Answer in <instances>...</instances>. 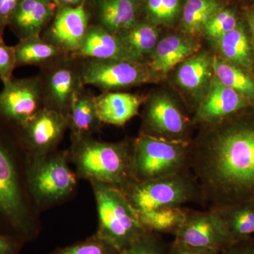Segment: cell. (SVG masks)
<instances>
[{
  "instance_id": "obj_4",
  "label": "cell",
  "mask_w": 254,
  "mask_h": 254,
  "mask_svg": "<svg viewBox=\"0 0 254 254\" xmlns=\"http://www.w3.org/2000/svg\"><path fill=\"white\" fill-rule=\"evenodd\" d=\"M91 184L98 214L95 234L121 252L147 231L121 190L99 182Z\"/></svg>"
},
{
  "instance_id": "obj_34",
  "label": "cell",
  "mask_w": 254,
  "mask_h": 254,
  "mask_svg": "<svg viewBox=\"0 0 254 254\" xmlns=\"http://www.w3.org/2000/svg\"><path fill=\"white\" fill-rule=\"evenodd\" d=\"M16 68L15 47L8 46L4 38H0V80L3 84L12 79L13 72Z\"/></svg>"
},
{
  "instance_id": "obj_10",
  "label": "cell",
  "mask_w": 254,
  "mask_h": 254,
  "mask_svg": "<svg viewBox=\"0 0 254 254\" xmlns=\"http://www.w3.org/2000/svg\"><path fill=\"white\" fill-rule=\"evenodd\" d=\"M39 76L12 78L0 91V121L18 129L34 118L43 108Z\"/></svg>"
},
{
  "instance_id": "obj_14",
  "label": "cell",
  "mask_w": 254,
  "mask_h": 254,
  "mask_svg": "<svg viewBox=\"0 0 254 254\" xmlns=\"http://www.w3.org/2000/svg\"><path fill=\"white\" fill-rule=\"evenodd\" d=\"M68 128L63 114L43 108L26 125L19 128V138L32 156L52 153Z\"/></svg>"
},
{
  "instance_id": "obj_28",
  "label": "cell",
  "mask_w": 254,
  "mask_h": 254,
  "mask_svg": "<svg viewBox=\"0 0 254 254\" xmlns=\"http://www.w3.org/2000/svg\"><path fill=\"white\" fill-rule=\"evenodd\" d=\"M219 48L227 60L247 68L252 66L250 45L242 23L218 39Z\"/></svg>"
},
{
  "instance_id": "obj_18",
  "label": "cell",
  "mask_w": 254,
  "mask_h": 254,
  "mask_svg": "<svg viewBox=\"0 0 254 254\" xmlns=\"http://www.w3.org/2000/svg\"><path fill=\"white\" fill-rule=\"evenodd\" d=\"M72 57L82 60L138 62L116 34L94 23H91L81 46Z\"/></svg>"
},
{
  "instance_id": "obj_3",
  "label": "cell",
  "mask_w": 254,
  "mask_h": 254,
  "mask_svg": "<svg viewBox=\"0 0 254 254\" xmlns=\"http://www.w3.org/2000/svg\"><path fill=\"white\" fill-rule=\"evenodd\" d=\"M136 212L187 203L205 205L200 184L190 170L149 181L130 182L121 190Z\"/></svg>"
},
{
  "instance_id": "obj_22",
  "label": "cell",
  "mask_w": 254,
  "mask_h": 254,
  "mask_svg": "<svg viewBox=\"0 0 254 254\" xmlns=\"http://www.w3.org/2000/svg\"><path fill=\"white\" fill-rule=\"evenodd\" d=\"M198 49V46L186 38L170 36L157 44L150 67L166 73Z\"/></svg>"
},
{
  "instance_id": "obj_25",
  "label": "cell",
  "mask_w": 254,
  "mask_h": 254,
  "mask_svg": "<svg viewBox=\"0 0 254 254\" xmlns=\"http://www.w3.org/2000/svg\"><path fill=\"white\" fill-rule=\"evenodd\" d=\"M218 209L235 241L254 235V200Z\"/></svg>"
},
{
  "instance_id": "obj_35",
  "label": "cell",
  "mask_w": 254,
  "mask_h": 254,
  "mask_svg": "<svg viewBox=\"0 0 254 254\" xmlns=\"http://www.w3.org/2000/svg\"><path fill=\"white\" fill-rule=\"evenodd\" d=\"M21 0H0V38H4V31Z\"/></svg>"
},
{
  "instance_id": "obj_33",
  "label": "cell",
  "mask_w": 254,
  "mask_h": 254,
  "mask_svg": "<svg viewBox=\"0 0 254 254\" xmlns=\"http://www.w3.org/2000/svg\"><path fill=\"white\" fill-rule=\"evenodd\" d=\"M237 25L238 21L235 11L230 9H222L210 18L203 31L207 36L218 40L233 31Z\"/></svg>"
},
{
  "instance_id": "obj_17",
  "label": "cell",
  "mask_w": 254,
  "mask_h": 254,
  "mask_svg": "<svg viewBox=\"0 0 254 254\" xmlns=\"http://www.w3.org/2000/svg\"><path fill=\"white\" fill-rule=\"evenodd\" d=\"M247 103L237 92L227 88L215 78L208 96L195 113V122L202 125L219 123L247 108Z\"/></svg>"
},
{
  "instance_id": "obj_24",
  "label": "cell",
  "mask_w": 254,
  "mask_h": 254,
  "mask_svg": "<svg viewBox=\"0 0 254 254\" xmlns=\"http://www.w3.org/2000/svg\"><path fill=\"white\" fill-rule=\"evenodd\" d=\"M136 213L146 231L162 235L168 234L175 236L185 221L186 208L183 206L165 207L136 212Z\"/></svg>"
},
{
  "instance_id": "obj_19",
  "label": "cell",
  "mask_w": 254,
  "mask_h": 254,
  "mask_svg": "<svg viewBox=\"0 0 254 254\" xmlns=\"http://www.w3.org/2000/svg\"><path fill=\"white\" fill-rule=\"evenodd\" d=\"M143 100L138 95L108 91L95 96V105L100 123L122 127L138 115Z\"/></svg>"
},
{
  "instance_id": "obj_36",
  "label": "cell",
  "mask_w": 254,
  "mask_h": 254,
  "mask_svg": "<svg viewBox=\"0 0 254 254\" xmlns=\"http://www.w3.org/2000/svg\"><path fill=\"white\" fill-rule=\"evenodd\" d=\"M219 254H254V237L235 241Z\"/></svg>"
},
{
  "instance_id": "obj_15",
  "label": "cell",
  "mask_w": 254,
  "mask_h": 254,
  "mask_svg": "<svg viewBox=\"0 0 254 254\" xmlns=\"http://www.w3.org/2000/svg\"><path fill=\"white\" fill-rule=\"evenodd\" d=\"M143 0H88L92 23L114 34L141 20Z\"/></svg>"
},
{
  "instance_id": "obj_12",
  "label": "cell",
  "mask_w": 254,
  "mask_h": 254,
  "mask_svg": "<svg viewBox=\"0 0 254 254\" xmlns=\"http://www.w3.org/2000/svg\"><path fill=\"white\" fill-rule=\"evenodd\" d=\"M92 23L87 2L77 6L58 7L41 37L66 54L75 55Z\"/></svg>"
},
{
  "instance_id": "obj_38",
  "label": "cell",
  "mask_w": 254,
  "mask_h": 254,
  "mask_svg": "<svg viewBox=\"0 0 254 254\" xmlns=\"http://www.w3.org/2000/svg\"><path fill=\"white\" fill-rule=\"evenodd\" d=\"M169 254H218L209 251L200 250L190 246L184 245L181 242L173 240L171 242Z\"/></svg>"
},
{
  "instance_id": "obj_13",
  "label": "cell",
  "mask_w": 254,
  "mask_h": 254,
  "mask_svg": "<svg viewBox=\"0 0 254 254\" xmlns=\"http://www.w3.org/2000/svg\"><path fill=\"white\" fill-rule=\"evenodd\" d=\"M141 135L168 141L190 143V120L181 108L167 96H155L143 114Z\"/></svg>"
},
{
  "instance_id": "obj_23",
  "label": "cell",
  "mask_w": 254,
  "mask_h": 254,
  "mask_svg": "<svg viewBox=\"0 0 254 254\" xmlns=\"http://www.w3.org/2000/svg\"><path fill=\"white\" fill-rule=\"evenodd\" d=\"M116 35L140 63L145 55L154 51L158 43V32L155 25L141 20Z\"/></svg>"
},
{
  "instance_id": "obj_21",
  "label": "cell",
  "mask_w": 254,
  "mask_h": 254,
  "mask_svg": "<svg viewBox=\"0 0 254 254\" xmlns=\"http://www.w3.org/2000/svg\"><path fill=\"white\" fill-rule=\"evenodd\" d=\"M14 47L17 68L22 66H36L43 68L71 56L45 41L41 36L18 41Z\"/></svg>"
},
{
  "instance_id": "obj_6",
  "label": "cell",
  "mask_w": 254,
  "mask_h": 254,
  "mask_svg": "<svg viewBox=\"0 0 254 254\" xmlns=\"http://www.w3.org/2000/svg\"><path fill=\"white\" fill-rule=\"evenodd\" d=\"M68 152L32 156L26 170V182L32 198L38 205L58 201L73 191L74 173L68 166Z\"/></svg>"
},
{
  "instance_id": "obj_1",
  "label": "cell",
  "mask_w": 254,
  "mask_h": 254,
  "mask_svg": "<svg viewBox=\"0 0 254 254\" xmlns=\"http://www.w3.org/2000/svg\"><path fill=\"white\" fill-rule=\"evenodd\" d=\"M205 125L190 142V170L205 204L220 208L254 200V118Z\"/></svg>"
},
{
  "instance_id": "obj_20",
  "label": "cell",
  "mask_w": 254,
  "mask_h": 254,
  "mask_svg": "<svg viewBox=\"0 0 254 254\" xmlns=\"http://www.w3.org/2000/svg\"><path fill=\"white\" fill-rule=\"evenodd\" d=\"M71 141L93 136L101 123L97 115L95 95L83 88L73 97L66 115Z\"/></svg>"
},
{
  "instance_id": "obj_30",
  "label": "cell",
  "mask_w": 254,
  "mask_h": 254,
  "mask_svg": "<svg viewBox=\"0 0 254 254\" xmlns=\"http://www.w3.org/2000/svg\"><path fill=\"white\" fill-rule=\"evenodd\" d=\"M181 6V0H143L141 14L151 24H170L178 17Z\"/></svg>"
},
{
  "instance_id": "obj_39",
  "label": "cell",
  "mask_w": 254,
  "mask_h": 254,
  "mask_svg": "<svg viewBox=\"0 0 254 254\" xmlns=\"http://www.w3.org/2000/svg\"><path fill=\"white\" fill-rule=\"evenodd\" d=\"M58 7L62 6H77L85 4L88 0H54Z\"/></svg>"
},
{
  "instance_id": "obj_8",
  "label": "cell",
  "mask_w": 254,
  "mask_h": 254,
  "mask_svg": "<svg viewBox=\"0 0 254 254\" xmlns=\"http://www.w3.org/2000/svg\"><path fill=\"white\" fill-rule=\"evenodd\" d=\"M175 239L184 245L220 254L235 240L218 209L200 211L186 208V217Z\"/></svg>"
},
{
  "instance_id": "obj_31",
  "label": "cell",
  "mask_w": 254,
  "mask_h": 254,
  "mask_svg": "<svg viewBox=\"0 0 254 254\" xmlns=\"http://www.w3.org/2000/svg\"><path fill=\"white\" fill-rule=\"evenodd\" d=\"M170 246L163 235L147 231L120 254H169Z\"/></svg>"
},
{
  "instance_id": "obj_26",
  "label": "cell",
  "mask_w": 254,
  "mask_h": 254,
  "mask_svg": "<svg viewBox=\"0 0 254 254\" xmlns=\"http://www.w3.org/2000/svg\"><path fill=\"white\" fill-rule=\"evenodd\" d=\"M221 9L218 0H187L182 13V28L190 34L199 33Z\"/></svg>"
},
{
  "instance_id": "obj_11",
  "label": "cell",
  "mask_w": 254,
  "mask_h": 254,
  "mask_svg": "<svg viewBox=\"0 0 254 254\" xmlns=\"http://www.w3.org/2000/svg\"><path fill=\"white\" fill-rule=\"evenodd\" d=\"M81 60L82 80L103 92L142 84L150 79L149 68L129 60Z\"/></svg>"
},
{
  "instance_id": "obj_32",
  "label": "cell",
  "mask_w": 254,
  "mask_h": 254,
  "mask_svg": "<svg viewBox=\"0 0 254 254\" xmlns=\"http://www.w3.org/2000/svg\"><path fill=\"white\" fill-rule=\"evenodd\" d=\"M50 254H120V252L94 234L86 240L58 249Z\"/></svg>"
},
{
  "instance_id": "obj_27",
  "label": "cell",
  "mask_w": 254,
  "mask_h": 254,
  "mask_svg": "<svg viewBox=\"0 0 254 254\" xmlns=\"http://www.w3.org/2000/svg\"><path fill=\"white\" fill-rule=\"evenodd\" d=\"M212 70L213 61L208 55H200L182 64L177 71V81L189 91H199L211 76Z\"/></svg>"
},
{
  "instance_id": "obj_16",
  "label": "cell",
  "mask_w": 254,
  "mask_h": 254,
  "mask_svg": "<svg viewBox=\"0 0 254 254\" xmlns=\"http://www.w3.org/2000/svg\"><path fill=\"white\" fill-rule=\"evenodd\" d=\"M58 8L54 0H21L8 28L18 41L41 36Z\"/></svg>"
},
{
  "instance_id": "obj_40",
  "label": "cell",
  "mask_w": 254,
  "mask_h": 254,
  "mask_svg": "<svg viewBox=\"0 0 254 254\" xmlns=\"http://www.w3.org/2000/svg\"><path fill=\"white\" fill-rule=\"evenodd\" d=\"M247 18H248L249 23L251 30H252V35H253L254 48V9L250 10L247 13Z\"/></svg>"
},
{
  "instance_id": "obj_7",
  "label": "cell",
  "mask_w": 254,
  "mask_h": 254,
  "mask_svg": "<svg viewBox=\"0 0 254 254\" xmlns=\"http://www.w3.org/2000/svg\"><path fill=\"white\" fill-rule=\"evenodd\" d=\"M0 218L9 225L13 236L23 242L33 240L37 229L28 212L17 169L9 146L0 132Z\"/></svg>"
},
{
  "instance_id": "obj_9",
  "label": "cell",
  "mask_w": 254,
  "mask_h": 254,
  "mask_svg": "<svg viewBox=\"0 0 254 254\" xmlns=\"http://www.w3.org/2000/svg\"><path fill=\"white\" fill-rule=\"evenodd\" d=\"M38 76L44 108L66 117L73 97L85 86L82 80L81 60L68 56L41 68Z\"/></svg>"
},
{
  "instance_id": "obj_2",
  "label": "cell",
  "mask_w": 254,
  "mask_h": 254,
  "mask_svg": "<svg viewBox=\"0 0 254 254\" xmlns=\"http://www.w3.org/2000/svg\"><path fill=\"white\" fill-rule=\"evenodd\" d=\"M71 143L69 158L81 178L120 190L134 181L131 173L133 141L107 143L90 136Z\"/></svg>"
},
{
  "instance_id": "obj_29",
  "label": "cell",
  "mask_w": 254,
  "mask_h": 254,
  "mask_svg": "<svg viewBox=\"0 0 254 254\" xmlns=\"http://www.w3.org/2000/svg\"><path fill=\"white\" fill-rule=\"evenodd\" d=\"M213 68L216 78L224 86L247 98H254V82L240 68L217 58H214Z\"/></svg>"
},
{
  "instance_id": "obj_37",
  "label": "cell",
  "mask_w": 254,
  "mask_h": 254,
  "mask_svg": "<svg viewBox=\"0 0 254 254\" xmlns=\"http://www.w3.org/2000/svg\"><path fill=\"white\" fill-rule=\"evenodd\" d=\"M23 243L16 237L0 234V254H19Z\"/></svg>"
},
{
  "instance_id": "obj_5",
  "label": "cell",
  "mask_w": 254,
  "mask_h": 254,
  "mask_svg": "<svg viewBox=\"0 0 254 254\" xmlns=\"http://www.w3.org/2000/svg\"><path fill=\"white\" fill-rule=\"evenodd\" d=\"M190 170V143L141 135L133 141L131 173L136 181H149Z\"/></svg>"
}]
</instances>
